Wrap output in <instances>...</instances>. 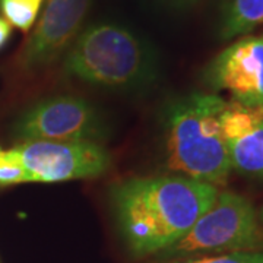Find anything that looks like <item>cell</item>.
Wrapping results in <instances>:
<instances>
[{"instance_id": "obj_9", "label": "cell", "mask_w": 263, "mask_h": 263, "mask_svg": "<svg viewBox=\"0 0 263 263\" xmlns=\"http://www.w3.org/2000/svg\"><path fill=\"white\" fill-rule=\"evenodd\" d=\"M228 154L231 170L247 177L263 179V119L228 142Z\"/></svg>"}, {"instance_id": "obj_5", "label": "cell", "mask_w": 263, "mask_h": 263, "mask_svg": "<svg viewBox=\"0 0 263 263\" xmlns=\"http://www.w3.org/2000/svg\"><path fill=\"white\" fill-rule=\"evenodd\" d=\"M19 143L34 141L95 142L107 138L101 116L86 100L57 95L28 108L13 126Z\"/></svg>"}, {"instance_id": "obj_8", "label": "cell", "mask_w": 263, "mask_h": 263, "mask_svg": "<svg viewBox=\"0 0 263 263\" xmlns=\"http://www.w3.org/2000/svg\"><path fill=\"white\" fill-rule=\"evenodd\" d=\"M205 82L235 103L263 107V35H243L224 48L206 66Z\"/></svg>"}, {"instance_id": "obj_15", "label": "cell", "mask_w": 263, "mask_h": 263, "mask_svg": "<svg viewBox=\"0 0 263 263\" xmlns=\"http://www.w3.org/2000/svg\"><path fill=\"white\" fill-rule=\"evenodd\" d=\"M257 218H259V222L263 226V206L260 208V211L257 212Z\"/></svg>"}, {"instance_id": "obj_4", "label": "cell", "mask_w": 263, "mask_h": 263, "mask_svg": "<svg viewBox=\"0 0 263 263\" xmlns=\"http://www.w3.org/2000/svg\"><path fill=\"white\" fill-rule=\"evenodd\" d=\"M263 233L254 206L234 192H219L212 206L180 241L164 250L168 256L208 252H257Z\"/></svg>"}, {"instance_id": "obj_13", "label": "cell", "mask_w": 263, "mask_h": 263, "mask_svg": "<svg viewBox=\"0 0 263 263\" xmlns=\"http://www.w3.org/2000/svg\"><path fill=\"white\" fill-rule=\"evenodd\" d=\"M263 262V250L257 252H231L219 256H209L183 263H260Z\"/></svg>"}, {"instance_id": "obj_2", "label": "cell", "mask_w": 263, "mask_h": 263, "mask_svg": "<svg viewBox=\"0 0 263 263\" xmlns=\"http://www.w3.org/2000/svg\"><path fill=\"white\" fill-rule=\"evenodd\" d=\"M226 100L215 94H192L165 114V165L173 173L224 186L231 173L228 143L221 129Z\"/></svg>"}, {"instance_id": "obj_11", "label": "cell", "mask_w": 263, "mask_h": 263, "mask_svg": "<svg viewBox=\"0 0 263 263\" xmlns=\"http://www.w3.org/2000/svg\"><path fill=\"white\" fill-rule=\"evenodd\" d=\"M43 0H0V12L10 27L28 32L37 19Z\"/></svg>"}, {"instance_id": "obj_3", "label": "cell", "mask_w": 263, "mask_h": 263, "mask_svg": "<svg viewBox=\"0 0 263 263\" xmlns=\"http://www.w3.org/2000/svg\"><path fill=\"white\" fill-rule=\"evenodd\" d=\"M63 69L86 84L127 89L154 76V56L129 29L114 24H95L84 29L66 51Z\"/></svg>"}, {"instance_id": "obj_7", "label": "cell", "mask_w": 263, "mask_h": 263, "mask_svg": "<svg viewBox=\"0 0 263 263\" xmlns=\"http://www.w3.org/2000/svg\"><path fill=\"white\" fill-rule=\"evenodd\" d=\"M92 0H47L34 31L16 54L22 72H37L53 65L73 44Z\"/></svg>"}, {"instance_id": "obj_17", "label": "cell", "mask_w": 263, "mask_h": 263, "mask_svg": "<svg viewBox=\"0 0 263 263\" xmlns=\"http://www.w3.org/2000/svg\"><path fill=\"white\" fill-rule=\"evenodd\" d=\"M260 263H263V262H260Z\"/></svg>"}, {"instance_id": "obj_14", "label": "cell", "mask_w": 263, "mask_h": 263, "mask_svg": "<svg viewBox=\"0 0 263 263\" xmlns=\"http://www.w3.org/2000/svg\"><path fill=\"white\" fill-rule=\"evenodd\" d=\"M10 32H12L10 24L6 19L0 16V48L8 43V40H9L10 37Z\"/></svg>"}, {"instance_id": "obj_16", "label": "cell", "mask_w": 263, "mask_h": 263, "mask_svg": "<svg viewBox=\"0 0 263 263\" xmlns=\"http://www.w3.org/2000/svg\"><path fill=\"white\" fill-rule=\"evenodd\" d=\"M180 2H193V0H180Z\"/></svg>"}, {"instance_id": "obj_12", "label": "cell", "mask_w": 263, "mask_h": 263, "mask_svg": "<svg viewBox=\"0 0 263 263\" xmlns=\"http://www.w3.org/2000/svg\"><path fill=\"white\" fill-rule=\"evenodd\" d=\"M28 183V176L16 148H0V187Z\"/></svg>"}, {"instance_id": "obj_6", "label": "cell", "mask_w": 263, "mask_h": 263, "mask_svg": "<svg viewBox=\"0 0 263 263\" xmlns=\"http://www.w3.org/2000/svg\"><path fill=\"white\" fill-rule=\"evenodd\" d=\"M28 183L95 179L111 165V155L95 142H24L15 146Z\"/></svg>"}, {"instance_id": "obj_10", "label": "cell", "mask_w": 263, "mask_h": 263, "mask_svg": "<svg viewBox=\"0 0 263 263\" xmlns=\"http://www.w3.org/2000/svg\"><path fill=\"white\" fill-rule=\"evenodd\" d=\"M263 24V0H231L222 21L224 40L247 35Z\"/></svg>"}, {"instance_id": "obj_1", "label": "cell", "mask_w": 263, "mask_h": 263, "mask_svg": "<svg viewBox=\"0 0 263 263\" xmlns=\"http://www.w3.org/2000/svg\"><path fill=\"white\" fill-rule=\"evenodd\" d=\"M218 193L209 183L171 174L122 181L111 189V202L132 252L151 254L180 241Z\"/></svg>"}]
</instances>
